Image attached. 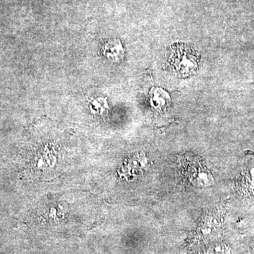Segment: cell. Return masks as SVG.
<instances>
[{"instance_id":"cell-1","label":"cell","mask_w":254,"mask_h":254,"mask_svg":"<svg viewBox=\"0 0 254 254\" xmlns=\"http://www.w3.org/2000/svg\"><path fill=\"white\" fill-rule=\"evenodd\" d=\"M199 61V55L190 47L180 43L171 46L168 63L170 69L178 77H189L194 74L198 71Z\"/></svg>"},{"instance_id":"cell-2","label":"cell","mask_w":254,"mask_h":254,"mask_svg":"<svg viewBox=\"0 0 254 254\" xmlns=\"http://www.w3.org/2000/svg\"><path fill=\"white\" fill-rule=\"evenodd\" d=\"M182 173L195 186L207 187L213 182V177L208 169L197 159L186 158L183 162Z\"/></svg>"},{"instance_id":"cell-3","label":"cell","mask_w":254,"mask_h":254,"mask_svg":"<svg viewBox=\"0 0 254 254\" xmlns=\"http://www.w3.org/2000/svg\"><path fill=\"white\" fill-rule=\"evenodd\" d=\"M150 103L155 109L165 110L170 104V95L162 88H153L150 92Z\"/></svg>"},{"instance_id":"cell-4","label":"cell","mask_w":254,"mask_h":254,"mask_svg":"<svg viewBox=\"0 0 254 254\" xmlns=\"http://www.w3.org/2000/svg\"><path fill=\"white\" fill-rule=\"evenodd\" d=\"M107 58L114 63L121 61L124 58V50L121 43L118 40H112L108 42L105 48Z\"/></svg>"},{"instance_id":"cell-5","label":"cell","mask_w":254,"mask_h":254,"mask_svg":"<svg viewBox=\"0 0 254 254\" xmlns=\"http://www.w3.org/2000/svg\"><path fill=\"white\" fill-rule=\"evenodd\" d=\"M253 250H254V243H253Z\"/></svg>"}]
</instances>
